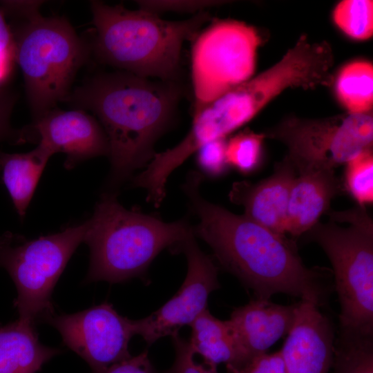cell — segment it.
I'll return each mask as SVG.
<instances>
[{
	"instance_id": "6da1fadb",
	"label": "cell",
	"mask_w": 373,
	"mask_h": 373,
	"mask_svg": "<svg viewBox=\"0 0 373 373\" xmlns=\"http://www.w3.org/2000/svg\"><path fill=\"white\" fill-rule=\"evenodd\" d=\"M202 180L200 173L190 171L182 188L199 218L194 234L210 246L221 267L251 289L256 298L284 293L322 303L328 288L327 271L306 267L294 242L285 236L205 200L200 193Z\"/></svg>"
},
{
	"instance_id": "7a4b0ae2",
	"label": "cell",
	"mask_w": 373,
	"mask_h": 373,
	"mask_svg": "<svg viewBox=\"0 0 373 373\" xmlns=\"http://www.w3.org/2000/svg\"><path fill=\"white\" fill-rule=\"evenodd\" d=\"M182 92L178 81H152L119 70L97 73L72 89L65 102L93 113L107 135L111 187L151 160Z\"/></svg>"
},
{
	"instance_id": "3957f363",
	"label": "cell",
	"mask_w": 373,
	"mask_h": 373,
	"mask_svg": "<svg viewBox=\"0 0 373 373\" xmlns=\"http://www.w3.org/2000/svg\"><path fill=\"white\" fill-rule=\"evenodd\" d=\"M90 8L95 57L117 70L162 81H178L183 43L194 40L211 19L202 11L186 20L169 21L144 9L131 10L96 0Z\"/></svg>"
},
{
	"instance_id": "277c9868",
	"label": "cell",
	"mask_w": 373,
	"mask_h": 373,
	"mask_svg": "<svg viewBox=\"0 0 373 373\" xmlns=\"http://www.w3.org/2000/svg\"><path fill=\"white\" fill-rule=\"evenodd\" d=\"M84 239L90 252L86 283H122L144 277L159 253L171 251L194 234L185 219L165 222L137 209L128 210L113 193H104L86 220Z\"/></svg>"
},
{
	"instance_id": "5b68a950",
	"label": "cell",
	"mask_w": 373,
	"mask_h": 373,
	"mask_svg": "<svg viewBox=\"0 0 373 373\" xmlns=\"http://www.w3.org/2000/svg\"><path fill=\"white\" fill-rule=\"evenodd\" d=\"M35 8L12 32L15 61L22 72L33 121L65 102L79 69L92 53L90 43L63 17H45Z\"/></svg>"
},
{
	"instance_id": "8992f818",
	"label": "cell",
	"mask_w": 373,
	"mask_h": 373,
	"mask_svg": "<svg viewBox=\"0 0 373 373\" xmlns=\"http://www.w3.org/2000/svg\"><path fill=\"white\" fill-rule=\"evenodd\" d=\"M307 233L324 250L341 306L340 332L373 335V222L365 207L329 210Z\"/></svg>"
},
{
	"instance_id": "52a82bcc",
	"label": "cell",
	"mask_w": 373,
	"mask_h": 373,
	"mask_svg": "<svg viewBox=\"0 0 373 373\" xmlns=\"http://www.w3.org/2000/svg\"><path fill=\"white\" fill-rule=\"evenodd\" d=\"M86 231V221L34 240L9 231L0 236V267L16 286L19 319L35 324L54 314L53 289Z\"/></svg>"
},
{
	"instance_id": "ba28073f",
	"label": "cell",
	"mask_w": 373,
	"mask_h": 373,
	"mask_svg": "<svg viewBox=\"0 0 373 373\" xmlns=\"http://www.w3.org/2000/svg\"><path fill=\"white\" fill-rule=\"evenodd\" d=\"M263 135L285 145V157L297 173L334 170L362 151L372 149L373 117L372 113L347 112L321 119L291 115Z\"/></svg>"
},
{
	"instance_id": "9c48e42d",
	"label": "cell",
	"mask_w": 373,
	"mask_h": 373,
	"mask_svg": "<svg viewBox=\"0 0 373 373\" xmlns=\"http://www.w3.org/2000/svg\"><path fill=\"white\" fill-rule=\"evenodd\" d=\"M261 39L243 22H213L194 39L191 79L194 111L250 79Z\"/></svg>"
},
{
	"instance_id": "30bf717a",
	"label": "cell",
	"mask_w": 373,
	"mask_h": 373,
	"mask_svg": "<svg viewBox=\"0 0 373 373\" xmlns=\"http://www.w3.org/2000/svg\"><path fill=\"white\" fill-rule=\"evenodd\" d=\"M132 319L103 303L70 314L55 315L44 321L61 334L63 343L83 358L93 373L132 356L128 343L135 331Z\"/></svg>"
},
{
	"instance_id": "8fae6325",
	"label": "cell",
	"mask_w": 373,
	"mask_h": 373,
	"mask_svg": "<svg viewBox=\"0 0 373 373\" xmlns=\"http://www.w3.org/2000/svg\"><path fill=\"white\" fill-rule=\"evenodd\" d=\"M172 253H183L187 260L186 278L177 293L149 316L133 320L135 334L150 345L162 337L178 333L207 309L209 295L220 288L214 259L198 247L195 235L178 245Z\"/></svg>"
},
{
	"instance_id": "7c38bea8",
	"label": "cell",
	"mask_w": 373,
	"mask_h": 373,
	"mask_svg": "<svg viewBox=\"0 0 373 373\" xmlns=\"http://www.w3.org/2000/svg\"><path fill=\"white\" fill-rule=\"evenodd\" d=\"M39 143L54 155H66L64 166L72 169L95 157L109 155L107 135L98 120L81 109L55 108L29 126Z\"/></svg>"
},
{
	"instance_id": "4fadbf2b",
	"label": "cell",
	"mask_w": 373,
	"mask_h": 373,
	"mask_svg": "<svg viewBox=\"0 0 373 373\" xmlns=\"http://www.w3.org/2000/svg\"><path fill=\"white\" fill-rule=\"evenodd\" d=\"M321 305L313 298L297 303L294 324L280 350L285 373H329L332 370L335 332Z\"/></svg>"
},
{
	"instance_id": "5bb4252c",
	"label": "cell",
	"mask_w": 373,
	"mask_h": 373,
	"mask_svg": "<svg viewBox=\"0 0 373 373\" xmlns=\"http://www.w3.org/2000/svg\"><path fill=\"white\" fill-rule=\"evenodd\" d=\"M297 303L283 305L269 299L256 298L238 307L227 321L242 356L243 366L267 352L294 324ZM242 366V367H243Z\"/></svg>"
},
{
	"instance_id": "9a60e30c",
	"label": "cell",
	"mask_w": 373,
	"mask_h": 373,
	"mask_svg": "<svg viewBox=\"0 0 373 373\" xmlns=\"http://www.w3.org/2000/svg\"><path fill=\"white\" fill-rule=\"evenodd\" d=\"M296 176V169L284 157L276 164L269 177L254 184L245 180L234 182L229 198L231 202L245 208L247 217L285 236L289 193Z\"/></svg>"
},
{
	"instance_id": "2e32d148",
	"label": "cell",
	"mask_w": 373,
	"mask_h": 373,
	"mask_svg": "<svg viewBox=\"0 0 373 373\" xmlns=\"http://www.w3.org/2000/svg\"><path fill=\"white\" fill-rule=\"evenodd\" d=\"M334 170H307L297 173L289 193L286 233L298 237L307 233L329 210L340 191Z\"/></svg>"
},
{
	"instance_id": "e0dca14e",
	"label": "cell",
	"mask_w": 373,
	"mask_h": 373,
	"mask_svg": "<svg viewBox=\"0 0 373 373\" xmlns=\"http://www.w3.org/2000/svg\"><path fill=\"white\" fill-rule=\"evenodd\" d=\"M61 352L40 343L33 323L18 318L0 326V373H37Z\"/></svg>"
},
{
	"instance_id": "ac0fdd59",
	"label": "cell",
	"mask_w": 373,
	"mask_h": 373,
	"mask_svg": "<svg viewBox=\"0 0 373 373\" xmlns=\"http://www.w3.org/2000/svg\"><path fill=\"white\" fill-rule=\"evenodd\" d=\"M52 155L41 143L27 153L0 151L2 180L21 219L26 215L41 174Z\"/></svg>"
},
{
	"instance_id": "d6986e66",
	"label": "cell",
	"mask_w": 373,
	"mask_h": 373,
	"mask_svg": "<svg viewBox=\"0 0 373 373\" xmlns=\"http://www.w3.org/2000/svg\"><path fill=\"white\" fill-rule=\"evenodd\" d=\"M189 326V343L195 354L200 355L206 364L217 366L224 363L227 371L243 366L242 356L227 321L216 318L206 309Z\"/></svg>"
},
{
	"instance_id": "ffe728a7",
	"label": "cell",
	"mask_w": 373,
	"mask_h": 373,
	"mask_svg": "<svg viewBox=\"0 0 373 373\" xmlns=\"http://www.w3.org/2000/svg\"><path fill=\"white\" fill-rule=\"evenodd\" d=\"M336 93L347 113H370L373 104L372 64L357 61L345 66L338 75Z\"/></svg>"
},
{
	"instance_id": "44dd1931",
	"label": "cell",
	"mask_w": 373,
	"mask_h": 373,
	"mask_svg": "<svg viewBox=\"0 0 373 373\" xmlns=\"http://www.w3.org/2000/svg\"><path fill=\"white\" fill-rule=\"evenodd\" d=\"M373 335L339 332L332 373H373Z\"/></svg>"
},
{
	"instance_id": "7402d4cb",
	"label": "cell",
	"mask_w": 373,
	"mask_h": 373,
	"mask_svg": "<svg viewBox=\"0 0 373 373\" xmlns=\"http://www.w3.org/2000/svg\"><path fill=\"white\" fill-rule=\"evenodd\" d=\"M333 17L336 25L353 39L365 40L372 36V1H343L335 8Z\"/></svg>"
},
{
	"instance_id": "603a6c76",
	"label": "cell",
	"mask_w": 373,
	"mask_h": 373,
	"mask_svg": "<svg viewBox=\"0 0 373 373\" xmlns=\"http://www.w3.org/2000/svg\"><path fill=\"white\" fill-rule=\"evenodd\" d=\"M263 133L245 130L227 141L226 160L229 166L243 174L258 169L261 162Z\"/></svg>"
},
{
	"instance_id": "cb8c5ba5",
	"label": "cell",
	"mask_w": 373,
	"mask_h": 373,
	"mask_svg": "<svg viewBox=\"0 0 373 373\" xmlns=\"http://www.w3.org/2000/svg\"><path fill=\"white\" fill-rule=\"evenodd\" d=\"M344 186L349 194L365 207L373 202L372 149L365 150L345 164Z\"/></svg>"
},
{
	"instance_id": "d4e9b609",
	"label": "cell",
	"mask_w": 373,
	"mask_h": 373,
	"mask_svg": "<svg viewBox=\"0 0 373 373\" xmlns=\"http://www.w3.org/2000/svg\"><path fill=\"white\" fill-rule=\"evenodd\" d=\"M226 138H219L204 144L195 152L202 175L217 178L225 174L229 167L226 160Z\"/></svg>"
},
{
	"instance_id": "484cf974",
	"label": "cell",
	"mask_w": 373,
	"mask_h": 373,
	"mask_svg": "<svg viewBox=\"0 0 373 373\" xmlns=\"http://www.w3.org/2000/svg\"><path fill=\"white\" fill-rule=\"evenodd\" d=\"M175 349V360L164 373H218L217 366L196 362L189 341L176 334L171 336Z\"/></svg>"
},
{
	"instance_id": "4316f807",
	"label": "cell",
	"mask_w": 373,
	"mask_h": 373,
	"mask_svg": "<svg viewBox=\"0 0 373 373\" xmlns=\"http://www.w3.org/2000/svg\"><path fill=\"white\" fill-rule=\"evenodd\" d=\"M16 102V95L4 86L0 87V142L8 140L14 144L28 141V134L23 128L15 130L11 127L10 117Z\"/></svg>"
},
{
	"instance_id": "83f0119b",
	"label": "cell",
	"mask_w": 373,
	"mask_h": 373,
	"mask_svg": "<svg viewBox=\"0 0 373 373\" xmlns=\"http://www.w3.org/2000/svg\"><path fill=\"white\" fill-rule=\"evenodd\" d=\"M139 8L158 14L160 12H200L222 3L219 1H137Z\"/></svg>"
},
{
	"instance_id": "f1b7e54d",
	"label": "cell",
	"mask_w": 373,
	"mask_h": 373,
	"mask_svg": "<svg viewBox=\"0 0 373 373\" xmlns=\"http://www.w3.org/2000/svg\"><path fill=\"white\" fill-rule=\"evenodd\" d=\"M228 373H285L280 350L267 352L254 357L238 370H229Z\"/></svg>"
},
{
	"instance_id": "f546056e",
	"label": "cell",
	"mask_w": 373,
	"mask_h": 373,
	"mask_svg": "<svg viewBox=\"0 0 373 373\" xmlns=\"http://www.w3.org/2000/svg\"><path fill=\"white\" fill-rule=\"evenodd\" d=\"M100 373H157L147 350L135 356L116 363Z\"/></svg>"
},
{
	"instance_id": "4dcf8cb0",
	"label": "cell",
	"mask_w": 373,
	"mask_h": 373,
	"mask_svg": "<svg viewBox=\"0 0 373 373\" xmlns=\"http://www.w3.org/2000/svg\"><path fill=\"white\" fill-rule=\"evenodd\" d=\"M15 61V51L0 50V87L5 86L11 76Z\"/></svg>"
},
{
	"instance_id": "1f68e13d",
	"label": "cell",
	"mask_w": 373,
	"mask_h": 373,
	"mask_svg": "<svg viewBox=\"0 0 373 373\" xmlns=\"http://www.w3.org/2000/svg\"><path fill=\"white\" fill-rule=\"evenodd\" d=\"M0 50L15 51V42L12 30L6 21L4 12L0 8Z\"/></svg>"
}]
</instances>
